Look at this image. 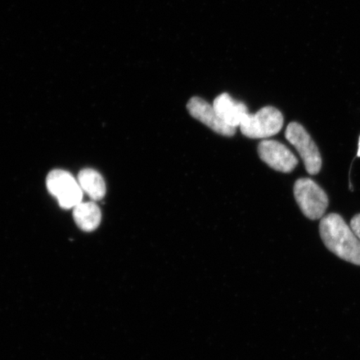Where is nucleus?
<instances>
[{"mask_svg":"<svg viewBox=\"0 0 360 360\" xmlns=\"http://www.w3.org/2000/svg\"><path fill=\"white\" fill-rule=\"evenodd\" d=\"M319 233L327 249L338 257L360 266V240L339 214L323 217Z\"/></svg>","mask_w":360,"mask_h":360,"instance_id":"nucleus-1","label":"nucleus"},{"mask_svg":"<svg viewBox=\"0 0 360 360\" xmlns=\"http://www.w3.org/2000/svg\"><path fill=\"white\" fill-rule=\"evenodd\" d=\"M294 195L297 204L306 217L311 220L322 219L328 207L327 193L309 178L296 180Z\"/></svg>","mask_w":360,"mask_h":360,"instance_id":"nucleus-2","label":"nucleus"},{"mask_svg":"<svg viewBox=\"0 0 360 360\" xmlns=\"http://www.w3.org/2000/svg\"><path fill=\"white\" fill-rule=\"evenodd\" d=\"M282 112L272 106H265L255 114H248L240 125L243 134L250 139H267L281 131Z\"/></svg>","mask_w":360,"mask_h":360,"instance_id":"nucleus-3","label":"nucleus"},{"mask_svg":"<svg viewBox=\"0 0 360 360\" xmlns=\"http://www.w3.org/2000/svg\"><path fill=\"white\" fill-rule=\"evenodd\" d=\"M285 138L298 151L304 162L305 169L309 174L315 175L321 172L322 168L321 152L302 125L297 122L289 124L285 130Z\"/></svg>","mask_w":360,"mask_h":360,"instance_id":"nucleus-4","label":"nucleus"},{"mask_svg":"<svg viewBox=\"0 0 360 360\" xmlns=\"http://www.w3.org/2000/svg\"><path fill=\"white\" fill-rule=\"evenodd\" d=\"M49 193L57 198L63 209L75 208L83 199V191L70 173L61 169L51 171L47 177Z\"/></svg>","mask_w":360,"mask_h":360,"instance_id":"nucleus-5","label":"nucleus"},{"mask_svg":"<svg viewBox=\"0 0 360 360\" xmlns=\"http://www.w3.org/2000/svg\"><path fill=\"white\" fill-rule=\"evenodd\" d=\"M258 154L261 160L278 172L290 173L299 164L298 158L290 148L276 141H261Z\"/></svg>","mask_w":360,"mask_h":360,"instance_id":"nucleus-6","label":"nucleus"},{"mask_svg":"<svg viewBox=\"0 0 360 360\" xmlns=\"http://www.w3.org/2000/svg\"><path fill=\"white\" fill-rule=\"evenodd\" d=\"M187 110L193 118L205 124L213 131L225 137H232L236 129L227 125L219 118L213 105L200 97H193L187 103Z\"/></svg>","mask_w":360,"mask_h":360,"instance_id":"nucleus-7","label":"nucleus"},{"mask_svg":"<svg viewBox=\"0 0 360 360\" xmlns=\"http://www.w3.org/2000/svg\"><path fill=\"white\" fill-rule=\"evenodd\" d=\"M213 107L223 122L236 129L240 127L242 120L249 114L244 103L236 101L227 93L216 97Z\"/></svg>","mask_w":360,"mask_h":360,"instance_id":"nucleus-8","label":"nucleus"},{"mask_svg":"<svg viewBox=\"0 0 360 360\" xmlns=\"http://www.w3.org/2000/svg\"><path fill=\"white\" fill-rule=\"evenodd\" d=\"M101 211L93 202H82L74 208V219L79 228L85 232H91L101 222Z\"/></svg>","mask_w":360,"mask_h":360,"instance_id":"nucleus-9","label":"nucleus"},{"mask_svg":"<svg viewBox=\"0 0 360 360\" xmlns=\"http://www.w3.org/2000/svg\"><path fill=\"white\" fill-rule=\"evenodd\" d=\"M78 182L83 192L93 200H101L106 193V186L101 174L92 169L81 170Z\"/></svg>","mask_w":360,"mask_h":360,"instance_id":"nucleus-10","label":"nucleus"},{"mask_svg":"<svg viewBox=\"0 0 360 360\" xmlns=\"http://www.w3.org/2000/svg\"><path fill=\"white\" fill-rule=\"evenodd\" d=\"M350 228L360 240V214L354 216V218L351 219Z\"/></svg>","mask_w":360,"mask_h":360,"instance_id":"nucleus-11","label":"nucleus"},{"mask_svg":"<svg viewBox=\"0 0 360 360\" xmlns=\"http://www.w3.org/2000/svg\"><path fill=\"white\" fill-rule=\"evenodd\" d=\"M358 157H360V137H359V150H358Z\"/></svg>","mask_w":360,"mask_h":360,"instance_id":"nucleus-12","label":"nucleus"}]
</instances>
